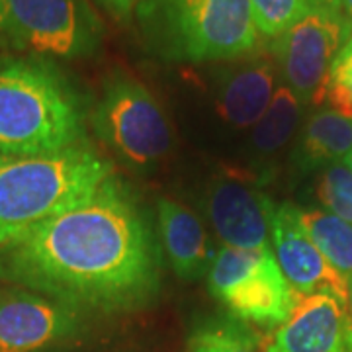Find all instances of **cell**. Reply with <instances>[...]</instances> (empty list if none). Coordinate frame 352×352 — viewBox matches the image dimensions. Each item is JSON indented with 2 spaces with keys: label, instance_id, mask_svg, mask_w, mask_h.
<instances>
[{
  "label": "cell",
  "instance_id": "30bf717a",
  "mask_svg": "<svg viewBox=\"0 0 352 352\" xmlns=\"http://www.w3.org/2000/svg\"><path fill=\"white\" fill-rule=\"evenodd\" d=\"M274 201L239 176H217L206 192V214L221 247L272 252L270 217Z\"/></svg>",
  "mask_w": 352,
  "mask_h": 352
},
{
  "label": "cell",
  "instance_id": "4316f807",
  "mask_svg": "<svg viewBox=\"0 0 352 352\" xmlns=\"http://www.w3.org/2000/svg\"><path fill=\"white\" fill-rule=\"evenodd\" d=\"M344 163L349 164V168H351V170H352V151H351V155L346 157V161H344Z\"/></svg>",
  "mask_w": 352,
  "mask_h": 352
},
{
  "label": "cell",
  "instance_id": "9a60e30c",
  "mask_svg": "<svg viewBox=\"0 0 352 352\" xmlns=\"http://www.w3.org/2000/svg\"><path fill=\"white\" fill-rule=\"evenodd\" d=\"M352 151V118L321 108L309 113L292 153L296 175H311L329 164L342 163Z\"/></svg>",
  "mask_w": 352,
  "mask_h": 352
},
{
  "label": "cell",
  "instance_id": "277c9868",
  "mask_svg": "<svg viewBox=\"0 0 352 352\" xmlns=\"http://www.w3.org/2000/svg\"><path fill=\"white\" fill-rule=\"evenodd\" d=\"M145 47L170 63H226L261 50L251 0H143Z\"/></svg>",
  "mask_w": 352,
  "mask_h": 352
},
{
  "label": "cell",
  "instance_id": "8992f818",
  "mask_svg": "<svg viewBox=\"0 0 352 352\" xmlns=\"http://www.w3.org/2000/svg\"><path fill=\"white\" fill-rule=\"evenodd\" d=\"M208 288L235 319L272 331L288 319L296 300L274 252L221 247L210 266Z\"/></svg>",
  "mask_w": 352,
  "mask_h": 352
},
{
  "label": "cell",
  "instance_id": "ac0fdd59",
  "mask_svg": "<svg viewBox=\"0 0 352 352\" xmlns=\"http://www.w3.org/2000/svg\"><path fill=\"white\" fill-rule=\"evenodd\" d=\"M317 200L329 214L352 226V170L349 164H329L317 178Z\"/></svg>",
  "mask_w": 352,
  "mask_h": 352
},
{
  "label": "cell",
  "instance_id": "3957f363",
  "mask_svg": "<svg viewBox=\"0 0 352 352\" xmlns=\"http://www.w3.org/2000/svg\"><path fill=\"white\" fill-rule=\"evenodd\" d=\"M113 173L90 141L63 151L0 157V247L85 200Z\"/></svg>",
  "mask_w": 352,
  "mask_h": 352
},
{
  "label": "cell",
  "instance_id": "d4e9b609",
  "mask_svg": "<svg viewBox=\"0 0 352 352\" xmlns=\"http://www.w3.org/2000/svg\"><path fill=\"white\" fill-rule=\"evenodd\" d=\"M307 2L314 8H327V10H337L339 12L340 0H307Z\"/></svg>",
  "mask_w": 352,
  "mask_h": 352
},
{
  "label": "cell",
  "instance_id": "8fae6325",
  "mask_svg": "<svg viewBox=\"0 0 352 352\" xmlns=\"http://www.w3.org/2000/svg\"><path fill=\"white\" fill-rule=\"evenodd\" d=\"M264 352H352L349 302L333 292L296 294L292 314L272 331Z\"/></svg>",
  "mask_w": 352,
  "mask_h": 352
},
{
  "label": "cell",
  "instance_id": "ffe728a7",
  "mask_svg": "<svg viewBox=\"0 0 352 352\" xmlns=\"http://www.w3.org/2000/svg\"><path fill=\"white\" fill-rule=\"evenodd\" d=\"M251 8L261 38L272 41L296 24L311 6L307 0H251Z\"/></svg>",
  "mask_w": 352,
  "mask_h": 352
},
{
  "label": "cell",
  "instance_id": "e0dca14e",
  "mask_svg": "<svg viewBox=\"0 0 352 352\" xmlns=\"http://www.w3.org/2000/svg\"><path fill=\"white\" fill-rule=\"evenodd\" d=\"M300 212V221L305 227L317 249L327 258L340 276L352 280V226L337 215L319 208H309Z\"/></svg>",
  "mask_w": 352,
  "mask_h": 352
},
{
  "label": "cell",
  "instance_id": "7a4b0ae2",
  "mask_svg": "<svg viewBox=\"0 0 352 352\" xmlns=\"http://www.w3.org/2000/svg\"><path fill=\"white\" fill-rule=\"evenodd\" d=\"M87 102L53 59L0 55V157L47 155L88 141Z\"/></svg>",
  "mask_w": 352,
  "mask_h": 352
},
{
  "label": "cell",
  "instance_id": "44dd1931",
  "mask_svg": "<svg viewBox=\"0 0 352 352\" xmlns=\"http://www.w3.org/2000/svg\"><path fill=\"white\" fill-rule=\"evenodd\" d=\"M323 102L331 110L352 118V38L331 65Z\"/></svg>",
  "mask_w": 352,
  "mask_h": 352
},
{
  "label": "cell",
  "instance_id": "9c48e42d",
  "mask_svg": "<svg viewBox=\"0 0 352 352\" xmlns=\"http://www.w3.org/2000/svg\"><path fill=\"white\" fill-rule=\"evenodd\" d=\"M344 43L339 12L311 6L296 24L270 41L268 51L276 63L280 82L307 108L323 104L331 65Z\"/></svg>",
  "mask_w": 352,
  "mask_h": 352
},
{
  "label": "cell",
  "instance_id": "5bb4252c",
  "mask_svg": "<svg viewBox=\"0 0 352 352\" xmlns=\"http://www.w3.org/2000/svg\"><path fill=\"white\" fill-rule=\"evenodd\" d=\"M157 227L163 251L176 276L198 280L208 276L215 252L200 217L170 198L157 201Z\"/></svg>",
  "mask_w": 352,
  "mask_h": 352
},
{
  "label": "cell",
  "instance_id": "52a82bcc",
  "mask_svg": "<svg viewBox=\"0 0 352 352\" xmlns=\"http://www.w3.org/2000/svg\"><path fill=\"white\" fill-rule=\"evenodd\" d=\"M12 51L85 59L100 50L104 25L88 0H6Z\"/></svg>",
  "mask_w": 352,
  "mask_h": 352
},
{
  "label": "cell",
  "instance_id": "ba28073f",
  "mask_svg": "<svg viewBox=\"0 0 352 352\" xmlns=\"http://www.w3.org/2000/svg\"><path fill=\"white\" fill-rule=\"evenodd\" d=\"M92 315L16 284L0 282V352H71Z\"/></svg>",
  "mask_w": 352,
  "mask_h": 352
},
{
  "label": "cell",
  "instance_id": "d6986e66",
  "mask_svg": "<svg viewBox=\"0 0 352 352\" xmlns=\"http://www.w3.org/2000/svg\"><path fill=\"white\" fill-rule=\"evenodd\" d=\"M188 352H264L239 325L210 323L200 327L188 340Z\"/></svg>",
  "mask_w": 352,
  "mask_h": 352
},
{
  "label": "cell",
  "instance_id": "603a6c76",
  "mask_svg": "<svg viewBox=\"0 0 352 352\" xmlns=\"http://www.w3.org/2000/svg\"><path fill=\"white\" fill-rule=\"evenodd\" d=\"M0 50L12 51V38H10L8 14H6V0H0Z\"/></svg>",
  "mask_w": 352,
  "mask_h": 352
},
{
  "label": "cell",
  "instance_id": "484cf974",
  "mask_svg": "<svg viewBox=\"0 0 352 352\" xmlns=\"http://www.w3.org/2000/svg\"><path fill=\"white\" fill-rule=\"evenodd\" d=\"M349 311H351L352 317V280L349 282Z\"/></svg>",
  "mask_w": 352,
  "mask_h": 352
},
{
  "label": "cell",
  "instance_id": "5b68a950",
  "mask_svg": "<svg viewBox=\"0 0 352 352\" xmlns=\"http://www.w3.org/2000/svg\"><path fill=\"white\" fill-rule=\"evenodd\" d=\"M88 126L98 141L133 170H149L173 147V127L151 90L124 71L104 78Z\"/></svg>",
  "mask_w": 352,
  "mask_h": 352
},
{
  "label": "cell",
  "instance_id": "7402d4cb",
  "mask_svg": "<svg viewBox=\"0 0 352 352\" xmlns=\"http://www.w3.org/2000/svg\"><path fill=\"white\" fill-rule=\"evenodd\" d=\"M100 4L102 8L106 12H110L113 18L118 20H129L133 14H135V8L143 0H96Z\"/></svg>",
  "mask_w": 352,
  "mask_h": 352
},
{
  "label": "cell",
  "instance_id": "6da1fadb",
  "mask_svg": "<svg viewBox=\"0 0 352 352\" xmlns=\"http://www.w3.org/2000/svg\"><path fill=\"white\" fill-rule=\"evenodd\" d=\"M0 282L90 315L127 314L161 288V254L135 196L112 175L85 200L0 247Z\"/></svg>",
  "mask_w": 352,
  "mask_h": 352
},
{
  "label": "cell",
  "instance_id": "cb8c5ba5",
  "mask_svg": "<svg viewBox=\"0 0 352 352\" xmlns=\"http://www.w3.org/2000/svg\"><path fill=\"white\" fill-rule=\"evenodd\" d=\"M339 16L342 20V30L346 41L352 38V0H340Z\"/></svg>",
  "mask_w": 352,
  "mask_h": 352
},
{
  "label": "cell",
  "instance_id": "4fadbf2b",
  "mask_svg": "<svg viewBox=\"0 0 352 352\" xmlns=\"http://www.w3.org/2000/svg\"><path fill=\"white\" fill-rule=\"evenodd\" d=\"M214 75V98L221 120L237 129L252 127L280 87V76L270 51H254L241 59L219 63Z\"/></svg>",
  "mask_w": 352,
  "mask_h": 352
},
{
  "label": "cell",
  "instance_id": "2e32d148",
  "mask_svg": "<svg viewBox=\"0 0 352 352\" xmlns=\"http://www.w3.org/2000/svg\"><path fill=\"white\" fill-rule=\"evenodd\" d=\"M303 106L300 98L280 82L274 98L263 118L252 126L249 147L254 159L268 161L288 145L302 127Z\"/></svg>",
  "mask_w": 352,
  "mask_h": 352
},
{
  "label": "cell",
  "instance_id": "7c38bea8",
  "mask_svg": "<svg viewBox=\"0 0 352 352\" xmlns=\"http://www.w3.org/2000/svg\"><path fill=\"white\" fill-rule=\"evenodd\" d=\"M270 241L278 264L296 294L333 292L349 302V280L342 278L317 249L300 221L298 206L274 204Z\"/></svg>",
  "mask_w": 352,
  "mask_h": 352
}]
</instances>
